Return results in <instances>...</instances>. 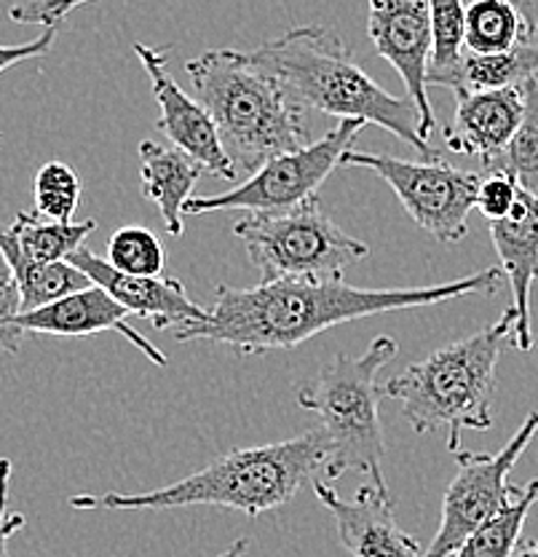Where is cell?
<instances>
[{"mask_svg": "<svg viewBox=\"0 0 538 557\" xmlns=\"http://www.w3.org/2000/svg\"><path fill=\"white\" fill-rule=\"evenodd\" d=\"M501 269L437 284V287L364 289L343 278L327 282H260L254 287L215 289L210 319L177 330V341H210L236 348L239 354H265L276 348H295L314 335L343 322L378 317V313L439 306L468 295H496L503 284Z\"/></svg>", "mask_w": 538, "mask_h": 557, "instance_id": "cell-1", "label": "cell"}, {"mask_svg": "<svg viewBox=\"0 0 538 557\" xmlns=\"http://www.w3.org/2000/svg\"><path fill=\"white\" fill-rule=\"evenodd\" d=\"M335 450L322 426L281 443L234 448L199 472L177 483L145 493H78L71 507L108 509V512H140V509H177V507H225L241 515L274 512L298 496L316 474L329 480Z\"/></svg>", "mask_w": 538, "mask_h": 557, "instance_id": "cell-2", "label": "cell"}, {"mask_svg": "<svg viewBox=\"0 0 538 557\" xmlns=\"http://www.w3.org/2000/svg\"><path fill=\"white\" fill-rule=\"evenodd\" d=\"M250 57L274 73L305 108L340 121L362 119L408 143L424 161L437 159L429 139L421 137L413 100L389 95L370 78L338 33L322 25H300L260 44Z\"/></svg>", "mask_w": 538, "mask_h": 557, "instance_id": "cell-3", "label": "cell"}, {"mask_svg": "<svg viewBox=\"0 0 538 557\" xmlns=\"http://www.w3.org/2000/svg\"><path fill=\"white\" fill-rule=\"evenodd\" d=\"M196 95L212 113L239 177L309 145L305 104L250 51L210 49L185 62Z\"/></svg>", "mask_w": 538, "mask_h": 557, "instance_id": "cell-4", "label": "cell"}, {"mask_svg": "<svg viewBox=\"0 0 538 557\" xmlns=\"http://www.w3.org/2000/svg\"><path fill=\"white\" fill-rule=\"evenodd\" d=\"M517 311L509 306L499 322L448 344L408 364L380 386L384 397L402 405L415 434H448V450H461L464 429L493 426L496 370L503 348L512 344Z\"/></svg>", "mask_w": 538, "mask_h": 557, "instance_id": "cell-5", "label": "cell"}, {"mask_svg": "<svg viewBox=\"0 0 538 557\" xmlns=\"http://www.w3.org/2000/svg\"><path fill=\"white\" fill-rule=\"evenodd\" d=\"M397 354V341L378 335L364 354H338L314 381L300 386L298 405L320 418V426L333 443L329 480L359 472L373 478L378 491L391 493L384 478L386 440L378 410V373Z\"/></svg>", "mask_w": 538, "mask_h": 557, "instance_id": "cell-6", "label": "cell"}, {"mask_svg": "<svg viewBox=\"0 0 538 557\" xmlns=\"http://www.w3.org/2000/svg\"><path fill=\"white\" fill-rule=\"evenodd\" d=\"M260 282H327L343 278L351 263L370 255V247L346 234L322 209L320 196L281 214H247L234 225Z\"/></svg>", "mask_w": 538, "mask_h": 557, "instance_id": "cell-7", "label": "cell"}, {"mask_svg": "<svg viewBox=\"0 0 538 557\" xmlns=\"http://www.w3.org/2000/svg\"><path fill=\"white\" fill-rule=\"evenodd\" d=\"M367 121L346 119L335 129L303 145L300 150L265 161L245 183L215 196H193L185 205V214L247 212V214H281L316 199L324 180L340 166L343 156L354 150L359 135L367 129Z\"/></svg>", "mask_w": 538, "mask_h": 557, "instance_id": "cell-8", "label": "cell"}, {"mask_svg": "<svg viewBox=\"0 0 538 557\" xmlns=\"http://www.w3.org/2000/svg\"><path fill=\"white\" fill-rule=\"evenodd\" d=\"M340 166H362L378 174L397 194L402 207L418 228L431 239L455 244L468 234V214L477 209L479 177L477 172L459 170L448 161H404L384 153H359L349 150Z\"/></svg>", "mask_w": 538, "mask_h": 557, "instance_id": "cell-9", "label": "cell"}, {"mask_svg": "<svg viewBox=\"0 0 538 557\" xmlns=\"http://www.w3.org/2000/svg\"><path fill=\"white\" fill-rule=\"evenodd\" d=\"M538 434V413H528L523 426L499 453L459 450V472L442 498V520L424 557H450L466 542L474 528L493 518L517 496L520 485H509V472L523 458Z\"/></svg>", "mask_w": 538, "mask_h": 557, "instance_id": "cell-10", "label": "cell"}, {"mask_svg": "<svg viewBox=\"0 0 538 557\" xmlns=\"http://www.w3.org/2000/svg\"><path fill=\"white\" fill-rule=\"evenodd\" d=\"M367 35L375 51L397 70L418 110L421 137L437 129L429 100L431 20L426 0H367Z\"/></svg>", "mask_w": 538, "mask_h": 557, "instance_id": "cell-11", "label": "cell"}, {"mask_svg": "<svg viewBox=\"0 0 538 557\" xmlns=\"http://www.w3.org/2000/svg\"><path fill=\"white\" fill-rule=\"evenodd\" d=\"M135 54L140 57L145 73L150 78V89L159 102V129L172 139L175 148L193 156L212 177L228 180V183L239 180V172H236L234 161L225 153L223 139L217 135L215 119L201 100H193L188 91L179 89V84L170 73L166 51L137 40Z\"/></svg>", "mask_w": 538, "mask_h": 557, "instance_id": "cell-12", "label": "cell"}, {"mask_svg": "<svg viewBox=\"0 0 538 557\" xmlns=\"http://www.w3.org/2000/svg\"><path fill=\"white\" fill-rule=\"evenodd\" d=\"M320 504L333 515L338 539L351 557H424L418 539L399 528L391 493L364 485L356 498H340L324 480H314Z\"/></svg>", "mask_w": 538, "mask_h": 557, "instance_id": "cell-13", "label": "cell"}, {"mask_svg": "<svg viewBox=\"0 0 538 557\" xmlns=\"http://www.w3.org/2000/svg\"><path fill=\"white\" fill-rule=\"evenodd\" d=\"M75 269L84 271L91 284L113 295L132 317H140L153 322L155 330L170 327H190L210 319V309H201L188 295L183 282L170 276H129L115 271L105 258L91 252L89 247H80L78 252L71 255Z\"/></svg>", "mask_w": 538, "mask_h": 557, "instance_id": "cell-14", "label": "cell"}, {"mask_svg": "<svg viewBox=\"0 0 538 557\" xmlns=\"http://www.w3.org/2000/svg\"><path fill=\"white\" fill-rule=\"evenodd\" d=\"M132 313L108 295L105 289L89 284L78 293L65 295L49 306H40L36 311L20 313L16 324L25 335H60V338H84L97 333H118L132 346L140 348L153 364L164 368L166 354L159 346L150 344L145 335L137 333L129 324Z\"/></svg>", "mask_w": 538, "mask_h": 557, "instance_id": "cell-15", "label": "cell"}, {"mask_svg": "<svg viewBox=\"0 0 538 557\" xmlns=\"http://www.w3.org/2000/svg\"><path fill=\"white\" fill-rule=\"evenodd\" d=\"M523 110V86L455 91L453 121L445 129V145L453 153L477 156L485 166L493 164L520 129Z\"/></svg>", "mask_w": 538, "mask_h": 557, "instance_id": "cell-16", "label": "cell"}, {"mask_svg": "<svg viewBox=\"0 0 538 557\" xmlns=\"http://www.w3.org/2000/svg\"><path fill=\"white\" fill-rule=\"evenodd\" d=\"M499 269L512 287V309L517 311L512 346L520 351L534 348V330H530V289L538 278V194L520 188L517 205L503 220L490 223Z\"/></svg>", "mask_w": 538, "mask_h": 557, "instance_id": "cell-17", "label": "cell"}, {"mask_svg": "<svg viewBox=\"0 0 538 557\" xmlns=\"http://www.w3.org/2000/svg\"><path fill=\"white\" fill-rule=\"evenodd\" d=\"M201 172L204 166L185 150L166 148L153 139L140 143L142 196L150 205L159 207L166 231L177 239L185 234V205L193 199V188L201 180Z\"/></svg>", "mask_w": 538, "mask_h": 557, "instance_id": "cell-18", "label": "cell"}, {"mask_svg": "<svg viewBox=\"0 0 538 557\" xmlns=\"http://www.w3.org/2000/svg\"><path fill=\"white\" fill-rule=\"evenodd\" d=\"M530 78H538V40L525 38L501 54L466 51L445 89H506V86H525Z\"/></svg>", "mask_w": 538, "mask_h": 557, "instance_id": "cell-19", "label": "cell"}, {"mask_svg": "<svg viewBox=\"0 0 538 557\" xmlns=\"http://www.w3.org/2000/svg\"><path fill=\"white\" fill-rule=\"evenodd\" d=\"M0 249H3L11 271H14L16 284H20L22 313L54 304V300L78 293V289L91 284L89 276L75 269L73 263H67V260H62V263H36V260L25 258L14 247V242L9 239L5 228H0Z\"/></svg>", "mask_w": 538, "mask_h": 557, "instance_id": "cell-20", "label": "cell"}, {"mask_svg": "<svg viewBox=\"0 0 538 557\" xmlns=\"http://www.w3.org/2000/svg\"><path fill=\"white\" fill-rule=\"evenodd\" d=\"M95 231L97 220L57 223V220L40 218L33 209V212L16 214L5 234L25 258L36 260V263H62V260H71V255L78 252Z\"/></svg>", "mask_w": 538, "mask_h": 557, "instance_id": "cell-21", "label": "cell"}, {"mask_svg": "<svg viewBox=\"0 0 538 557\" xmlns=\"http://www.w3.org/2000/svg\"><path fill=\"white\" fill-rule=\"evenodd\" d=\"M538 502V480L520 485L517 496L499 509L490 520L474 528L466 542L455 549V557H512L520 547L525 520Z\"/></svg>", "mask_w": 538, "mask_h": 557, "instance_id": "cell-22", "label": "cell"}, {"mask_svg": "<svg viewBox=\"0 0 538 557\" xmlns=\"http://www.w3.org/2000/svg\"><path fill=\"white\" fill-rule=\"evenodd\" d=\"M528 38L525 22L506 0H472L466 5V51L501 54Z\"/></svg>", "mask_w": 538, "mask_h": 557, "instance_id": "cell-23", "label": "cell"}, {"mask_svg": "<svg viewBox=\"0 0 538 557\" xmlns=\"http://www.w3.org/2000/svg\"><path fill=\"white\" fill-rule=\"evenodd\" d=\"M431 20L429 84L448 86L466 54V5L464 0H426Z\"/></svg>", "mask_w": 538, "mask_h": 557, "instance_id": "cell-24", "label": "cell"}, {"mask_svg": "<svg viewBox=\"0 0 538 557\" xmlns=\"http://www.w3.org/2000/svg\"><path fill=\"white\" fill-rule=\"evenodd\" d=\"M525 110L520 129L514 132L506 150L488 164V172H509L525 190L538 194V78H530L523 86Z\"/></svg>", "mask_w": 538, "mask_h": 557, "instance_id": "cell-25", "label": "cell"}, {"mask_svg": "<svg viewBox=\"0 0 538 557\" xmlns=\"http://www.w3.org/2000/svg\"><path fill=\"white\" fill-rule=\"evenodd\" d=\"M105 260L129 276H161L166 265L164 242L142 225H124L108 242Z\"/></svg>", "mask_w": 538, "mask_h": 557, "instance_id": "cell-26", "label": "cell"}, {"mask_svg": "<svg viewBox=\"0 0 538 557\" xmlns=\"http://www.w3.org/2000/svg\"><path fill=\"white\" fill-rule=\"evenodd\" d=\"M80 185L78 172L65 161H49L36 174L33 183V199H36V212L46 220H57V223H73V214L78 212Z\"/></svg>", "mask_w": 538, "mask_h": 557, "instance_id": "cell-27", "label": "cell"}, {"mask_svg": "<svg viewBox=\"0 0 538 557\" xmlns=\"http://www.w3.org/2000/svg\"><path fill=\"white\" fill-rule=\"evenodd\" d=\"M22 313V295L20 284H16L14 271H11L9 260H5L3 249H0V351L16 354L20 351L25 333L20 330L16 319Z\"/></svg>", "mask_w": 538, "mask_h": 557, "instance_id": "cell-28", "label": "cell"}, {"mask_svg": "<svg viewBox=\"0 0 538 557\" xmlns=\"http://www.w3.org/2000/svg\"><path fill=\"white\" fill-rule=\"evenodd\" d=\"M523 185L512 177L509 172H488V177H483L477 194V209L488 223L503 220L517 205V196Z\"/></svg>", "mask_w": 538, "mask_h": 557, "instance_id": "cell-29", "label": "cell"}, {"mask_svg": "<svg viewBox=\"0 0 538 557\" xmlns=\"http://www.w3.org/2000/svg\"><path fill=\"white\" fill-rule=\"evenodd\" d=\"M86 3H95V0H25V3L11 5L9 16L20 25L57 27V22Z\"/></svg>", "mask_w": 538, "mask_h": 557, "instance_id": "cell-30", "label": "cell"}, {"mask_svg": "<svg viewBox=\"0 0 538 557\" xmlns=\"http://www.w3.org/2000/svg\"><path fill=\"white\" fill-rule=\"evenodd\" d=\"M9 493H11V461L0 458V557H9L11 536L25 528V515L11 512L9 509Z\"/></svg>", "mask_w": 538, "mask_h": 557, "instance_id": "cell-31", "label": "cell"}, {"mask_svg": "<svg viewBox=\"0 0 538 557\" xmlns=\"http://www.w3.org/2000/svg\"><path fill=\"white\" fill-rule=\"evenodd\" d=\"M54 38H57L54 27H46V30L40 33L36 40H30V44H20V46L0 44V75H3L5 70L22 65V62L38 60V57L49 54L51 46H54Z\"/></svg>", "mask_w": 538, "mask_h": 557, "instance_id": "cell-32", "label": "cell"}, {"mask_svg": "<svg viewBox=\"0 0 538 557\" xmlns=\"http://www.w3.org/2000/svg\"><path fill=\"white\" fill-rule=\"evenodd\" d=\"M525 22V33L530 40H538V0H506Z\"/></svg>", "mask_w": 538, "mask_h": 557, "instance_id": "cell-33", "label": "cell"}, {"mask_svg": "<svg viewBox=\"0 0 538 557\" xmlns=\"http://www.w3.org/2000/svg\"><path fill=\"white\" fill-rule=\"evenodd\" d=\"M247 549H250V542H247V539H239V542H234L228 549H223V553L215 557H245Z\"/></svg>", "mask_w": 538, "mask_h": 557, "instance_id": "cell-34", "label": "cell"}, {"mask_svg": "<svg viewBox=\"0 0 538 557\" xmlns=\"http://www.w3.org/2000/svg\"><path fill=\"white\" fill-rule=\"evenodd\" d=\"M512 557H538V542H523Z\"/></svg>", "mask_w": 538, "mask_h": 557, "instance_id": "cell-35", "label": "cell"}]
</instances>
